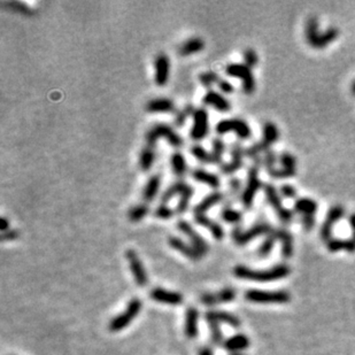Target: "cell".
I'll use <instances>...</instances> for the list:
<instances>
[{"instance_id": "c3c4849f", "label": "cell", "mask_w": 355, "mask_h": 355, "mask_svg": "<svg viewBox=\"0 0 355 355\" xmlns=\"http://www.w3.org/2000/svg\"><path fill=\"white\" fill-rule=\"evenodd\" d=\"M327 244L328 250L330 252H338L345 250V241H342V239H330Z\"/></svg>"}, {"instance_id": "4316f807", "label": "cell", "mask_w": 355, "mask_h": 355, "mask_svg": "<svg viewBox=\"0 0 355 355\" xmlns=\"http://www.w3.org/2000/svg\"><path fill=\"white\" fill-rule=\"evenodd\" d=\"M206 317L216 321L217 323H224L226 325H230L232 328H239L241 327V320L237 316L232 315L228 312L224 311H209L206 314Z\"/></svg>"}, {"instance_id": "bcb514c9", "label": "cell", "mask_w": 355, "mask_h": 355, "mask_svg": "<svg viewBox=\"0 0 355 355\" xmlns=\"http://www.w3.org/2000/svg\"><path fill=\"white\" fill-rule=\"evenodd\" d=\"M175 214V210L169 208L167 205L161 204L158 208L155 209L154 215L159 218H162V220H167V218H170Z\"/></svg>"}, {"instance_id": "8992f818", "label": "cell", "mask_w": 355, "mask_h": 355, "mask_svg": "<svg viewBox=\"0 0 355 355\" xmlns=\"http://www.w3.org/2000/svg\"><path fill=\"white\" fill-rule=\"evenodd\" d=\"M245 299L255 304H286L291 300V295L286 291L250 290L246 291Z\"/></svg>"}, {"instance_id": "f6af8a7d", "label": "cell", "mask_w": 355, "mask_h": 355, "mask_svg": "<svg viewBox=\"0 0 355 355\" xmlns=\"http://www.w3.org/2000/svg\"><path fill=\"white\" fill-rule=\"evenodd\" d=\"M199 81L202 85L206 86V88H209V86L215 84L216 82L218 83V81L220 80H218V76L215 72H206L200 74Z\"/></svg>"}, {"instance_id": "d6986e66", "label": "cell", "mask_w": 355, "mask_h": 355, "mask_svg": "<svg viewBox=\"0 0 355 355\" xmlns=\"http://www.w3.org/2000/svg\"><path fill=\"white\" fill-rule=\"evenodd\" d=\"M150 297L154 301L164 305H170V306H180L183 303V297H182L181 293L168 291L161 287L153 288L150 293Z\"/></svg>"}, {"instance_id": "4dcf8cb0", "label": "cell", "mask_w": 355, "mask_h": 355, "mask_svg": "<svg viewBox=\"0 0 355 355\" xmlns=\"http://www.w3.org/2000/svg\"><path fill=\"white\" fill-rule=\"evenodd\" d=\"M223 200V193L221 192H214L210 193L205 199H202L199 204H198L195 207V214H205L208 209H210L214 206H216L217 204Z\"/></svg>"}, {"instance_id": "ffe728a7", "label": "cell", "mask_w": 355, "mask_h": 355, "mask_svg": "<svg viewBox=\"0 0 355 355\" xmlns=\"http://www.w3.org/2000/svg\"><path fill=\"white\" fill-rule=\"evenodd\" d=\"M155 83L159 86H164L169 80V73H170V60L166 54H159L154 61Z\"/></svg>"}, {"instance_id": "b9f144b4", "label": "cell", "mask_w": 355, "mask_h": 355, "mask_svg": "<svg viewBox=\"0 0 355 355\" xmlns=\"http://www.w3.org/2000/svg\"><path fill=\"white\" fill-rule=\"evenodd\" d=\"M212 156H213V163H221L222 156L224 154L225 151V145L223 143V140L220 138H215L212 142Z\"/></svg>"}, {"instance_id": "603a6c76", "label": "cell", "mask_w": 355, "mask_h": 355, "mask_svg": "<svg viewBox=\"0 0 355 355\" xmlns=\"http://www.w3.org/2000/svg\"><path fill=\"white\" fill-rule=\"evenodd\" d=\"M195 220L199 225L207 228L216 241H222L223 237H224V230H223L222 225L208 216H206V214H195Z\"/></svg>"}, {"instance_id": "74e56055", "label": "cell", "mask_w": 355, "mask_h": 355, "mask_svg": "<svg viewBox=\"0 0 355 355\" xmlns=\"http://www.w3.org/2000/svg\"><path fill=\"white\" fill-rule=\"evenodd\" d=\"M148 212H150V209H148V206L146 204H139L129 209L128 217H129L131 222H139L147 215Z\"/></svg>"}, {"instance_id": "3957f363", "label": "cell", "mask_w": 355, "mask_h": 355, "mask_svg": "<svg viewBox=\"0 0 355 355\" xmlns=\"http://www.w3.org/2000/svg\"><path fill=\"white\" fill-rule=\"evenodd\" d=\"M160 138L167 139L168 143L174 147H181L183 145V139H182L181 136L177 134L171 127L163 125V123H159V125L152 127L146 133V146L154 148L156 142H158Z\"/></svg>"}, {"instance_id": "f907efd6", "label": "cell", "mask_w": 355, "mask_h": 355, "mask_svg": "<svg viewBox=\"0 0 355 355\" xmlns=\"http://www.w3.org/2000/svg\"><path fill=\"white\" fill-rule=\"evenodd\" d=\"M218 88H220V90L222 91V92H224V93H232L233 92V85L232 84H230L228 81H225V80H220L218 81Z\"/></svg>"}, {"instance_id": "9f6ffc18", "label": "cell", "mask_w": 355, "mask_h": 355, "mask_svg": "<svg viewBox=\"0 0 355 355\" xmlns=\"http://www.w3.org/2000/svg\"><path fill=\"white\" fill-rule=\"evenodd\" d=\"M199 355H214L213 352H212V349L208 348V347H201L199 349Z\"/></svg>"}, {"instance_id": "5bb4252c", "label": "cell", "mask_w": 355, "mask_h": 355, "mask_svg": "<svg viewBox=\"0 0 355 355\" xmlns=\"http://www.w3.org/2000/svg\"><path fill=\"white\" fill-rule=\"evenodd\" d=\"M126 258L129 262L131 272H133L135 282L138 286L144 287L148 284V276L146 274L145 268L143 266V262L140 261L138 254L134 250H128L126 252Z\"/></svg>"}, {"instance_id": "cb8c5ba5", "label": "cell", "mask_w": 355, "mask_h": 355, "mask_svg": "<svg viewBox=\"0 0 355 355\" xmlns=\"http://www.w3.org/2000/svg\"><path fill=\"white\" fill-rule=\"evenodd\" d=\"M146 111L148 113H174L176 110L175 104L168 98H155L146 104Z\"/></svg>"}, {"instance_id": "8d00e7d4", "label": "cell", "mask_w": 355, "mask_h": 355, "mask_svg": "<svg viewBox=\"0 0 355 355\" xmlns=\"http://www.w3.org/2000/svg\"><path fill=\"white\" fill-rule=\"evenodd\" d=\"M206 321H207L208 323V328H209V333H210V340L214 345H221L223 341V334L221 332V328H220V323H217L216 321H214L212 319H208V317H206Z\"/></svg>"}, {"instance_id": "816d5d0a", "label": "cell", "mask_w": 355, "mask_h": 355, "mask_svg": "<svg viewBox=\"0 0 355 355\" xmlns=\"http://www.w3.org/2000/svg\"><path fill=\"white\" fill-rule=\"evenodd\" d=\"M280 192L285 198H294L297 196V190L292 185H284L280 189Z\"/></svg>"}, {"instance_id": "4fadbf2b", "label": "cell", "mask_w": 355, "mask_h": 355, "mask_svg": "<svg viewBox=\"0 0 355 355\" xmlns=\"http://www.w3.org/2000/svg\"><path fill=\"white\" fill-rule=\"evenodd\" d=\"M177 228L181 230L185 236H187L190 242H191V245L195 247V249L199 252V253L204 257L205 254L208 253L209 246L204 238H202L197 231L192 228V225L190 224L189 222L184 220H180L177 222Z\"/></svg>"}, {"instance_id": "ee69618b", "label": "cell", "mask_w": 355, "mask_h": 355, "mask_svg": "<svg viewBox=\"0 0 355 355\" xmlns=\"http://www.w3.org/2000/svg\"><path fill=\"white\" fill-rule=\"evenodd\" d=\"M4 5H6L8 8H11V10H13L15 12H18L20 14L23 15H32L34 14V12L30 7L28 5H26L24 3H18V2H8V3H4Z\"/></svg>"}, {"instance_id": "277c9868", "label": "cell", "mask_w": 355, "mask_h": 355, "mask_svg": "<svg viewBox=\"0 0 355 355\" xmlns=\"http://www.w3.org/2000/svg\"><path fill=\"white\" fill-rule=\"evenodd\" d=\"M142 309V300L138 298H134L129 301L125 312L120 315L115 316L113 320L109 322L108 329L111 332H119L127 328L131 322H133L136 317L138 316V314Z\"/></svg>"}, {"instance_id": "d6a6232c", "label": "cell", "mask_w": 355, "mask_h": 355, "mask_svg": "<svg viewBox=\"0 0 355 355\" xmlns=\"http://www.w3.org/2000/svg\"><path fill=\"white\" fill-rule=\"evenodd\" d=\"M161 185V179L159 175H153L147 181L145 188L143 190V200L145 202H150L158 195L159 189Z\"/></svg>"}, {"instance_id": "9a60e30c", "label": "cell", "mask_w": 355, "mask_h": 355, "mask_svg": "<svg viewBox=\"0 0 355 355\" xmlns=\"http://www.w3.org/2000/svg\"><path fill=\"white\" fill-rule=\"evenodd\" d=\"M208 113L204 108L196 109L193 114V126L190 136L193 140H202L208 134Z\"/></svg>"}, {"instance_id": "52a82bcc", "label": "cell", "mask_w": 355, "mask_h": 355, "mask_svg": "<svg viewBox=\"0 0 355 355\" xmlns=\"http://www.w3.org/2000/svg\"><path fill=\"white\" fill-rule=\"evenodd\" d=\"M272 230L274 229L271 228L269 223L260 222V223H257V224H254L252 228H250L246 231H242L241 228H234L232 230L231 236H232L233 242L236 243L237 245L243 246V245H246L247 243H250L251 241H253L254 238L263 236V234H267L268 236Z\"/></svg>"}, {"instance_id": "e0dca14e", "label": "cell", "mask_w": 355, "mask_h": 355, "mask_svg": "<svg viewBox=\"0 0 355 355\" xmlns=\"http://www.w3.org/2000/svg\"><path fill=\"white\" fill-rule=\"evenodd\" d=\"M280 164L282 169H269L267 170L271 177L275 179H286V177H292L295 175V158L290 153H283L280 156Z\"/></svg>"}, {"instance_id": "7bdbcfd3", "label": "cell", "mask_w": 355, "mask_h": 355, "mask_svg": "<svg viewBox=\"0 0 355 355\" xmlns=\"http://www.w3.org/2000/svg\"><path fill=\"white\" fill-rule=\"evenodd\" d=\"M195 111L196 109L193 108L192 106H187V107H184L183 109L180 110L179 113L176 114V116H175V125L177 127H182V126H184V123L185 121H187L188 117L190 116V115H192L193 116V114H195Z\"/></svg>"}, {"instance_id": "836d02e7", "label": "cell", "mask_w": 355, "mask_h": 355, "mask_svg": "<svg viewBox=\"0 0 355 355\" xmlns=\"http://www.w3.org/2000/svg\"><path fill=\"white\" fill-rule=\"evenodd\" d=\"M205 43L204 40L199 37H193V38L189 39L182 45L180 48V54L183 56H188L190 54H193V53H198L204 49Z\"/></svg>"}, {"instance_id": "6da1fadb", "label": "cell", "mask_w": 355, "mask_h": 355, "mask_svg": "<svg viewBox=\"0 0 355 355\" xmlns=\"http://www.w3.org/2000/svg\"><path fill=\"white\" fill-rule=\"evenodd\" d=\"M291 269L287 265H277L268 270H254L245 266H236L233 269V275L237 278L254 280V282H271L287 277Z\"/></svg>"}, {"instance_id": "7c38bea8", "label": "cell", "mask_w": 355, "mask_h": 355, "mask_svg": "<svg viewBox=\"0 0 355 355\" xmlns=\"http://www.w3.org/2000/svg\"><path fill=\"white\" fill-rule=\"evenodd\" d=\"M265 193H266L268 202H269L271 207L275 209V212L277 213L279 220L282 221L283 223H286V224H288V223L292 221L293 214L285 207H283L282 200H280V197L277 193V190L272 187L271 184H267L265 187Z\"/></svg>"}, {"instance_id": "681fc988", "label": "cell", "mask_w": 355, "mask_h": 355, "mask_svg": "<svg viewBox=\"0 0 355 355\" xmlns=\"http://www.w3.org/2000/svg\"><path fill=\"white\" fill-rule=\"evenodd\" d=\"M20 236V233L16 230H12L10 229L6 232H3L2 234V241L3 242H12L15 241V239H18V237Z\"/></svg>"}, {"instance_id": "484cf974", "label": "cell", "mask_w": 355, "mask_h": 355, "mask_svg": "<svg viewBox=\"0 0 355 355\" xmlns=\"http://www.w3.org/2000/svg\"><path fill=\"white\" fill-rule=\"evenodd\" d=\"M250 345H251L250 338L243 333L234 334V336L230 337L229 339H226L224 342H223L224 348L231 353L241 352V350L250 347Z\"/></svg>"}, {"instance_id": "60d3db41", "label": "cell", "mask_w": 355, "mask_h": 355, "mask_svg": "<svg viewBox=\"0 0 355 355\" xmlns=\"http://www.w3.org/2000/svg\"><path fill=\"white\" fill-rule=\"evenodd\" d=\"M221 217L223 221H225L226 223H239L242 221L243 215L241 212H238V210L231 208L230 206H226L222 209L221 212Z\"/></svg>"}, {"instance_id": "f546056e", "label": "cell", "mask_w": 355, "mask_h": 355, "mask_svg": "<svg viewBox=\"0 0 355 355\" xmlns=\"http://www.w3.org/2000/svg\"><path fill=\"white\" fill-rule=\"evenodd\" d=\"M294 210L297 213L300 214L301 218L315 217V214L317 210V204L312 199L304 198V199L297 200L294 205Z\"/></svg>"}, {"instance_id": "7dc6e473", "label": "cell", "mask_w": 355, "mask_h": 355, "mask_svg": "<svg viewBox=\"0 0 355 355\" xmlns=\"http://www.w3.org/2000/svg\"><path fill=\"white\" fill-rule=\"evenodd\" d=\"M244 61H245V65L249 66V67L252 69L254 67V66H257L259 63L258 54L253 51V49H251V48L246 49V51L244 52Z\"/></svg>"}, {"instance_id": "7402d4cb", "label": "cell", "mask_w": 355, "mask_h": 355, "mask_svg": "<svg viewBox=\"0 0 355 355\" xmlns=\"http://www.w3.org/2000/svg\"><path fill=\"white\" fill-rule=\"evenodd\" d=\"M168 244L170 245L171 249L180 252L181 254H183L184 257L192 260V261H199L202 258V255L198 252L192 245H189L184 241H182L179 237H169Z\"/></svg>"}, {"instance_id": "11a10c76", "label": "cell", "mask_w": 355, "mask_h": 355, "mask_svg": "<svg viewBox=\"0 0 355 355\" xmlns=\"http://www.w3.org/2000/svg\"><path fill=\"white\" fill-rule=\"evenodd\" d=\"M349 224L350 226H352V229H353V239L355 241V213L352 214L349 217Z\"/></svg>"}, {"instance_id": "5b68a950", "label": "cell", "mask_w": 355, "mask_h": 355, "mask_svg": "<svg viewBox=\"0 0 355 355\" xmlns=\"http://www.w3.org/2000/svg\"><path fill=\"white\" fill-rule=\"evenodd\" d=\"M339 31L336 28L329 29L327 32L320 35L317 32V20L315 18L309 19L306 27V36L308 43L315 48H323L327 46L328 44L333 42L334 39L338 37Z\"/></svg>"}, {"instance_id": "d590c367", "label": "cell", "mask_w": 355, "mask_h": 355, "mask_svg": "<svg viewBox=\"0 0 355 355\" xmlns=\"http://www.w3.org/2000/svg\"><path fill=\"white\" fill-rule=\"evenodd\" d=\"M154 159H155V151L154 148L145 146L143 148L142 153H140L139 156V166L140 168L143 169L144 171L150 170L153 166L154 163Z\"/></svg>"}, {"instance_id": "e575fe53", "label": "cell", "mask_w": 355, "mask_h": 355, "mask_svg": "<svg viewBox=\"0 0 355 355\" xmlns=\"http://www.w3.org/2000/svg\"><path fill=\"white\" fill-rule=\"evenodd\" d=\"M170 166L176 176L182 177L187 174V161H185L183 154L180 153V152H175V153L171 154Z\"/></svg>"}, {"instance_id": "1f68e13d", "label": "cell", "mask_w": 355, "mask_h": 355, "mask_svg": "<svg viewBox=\"0 0 355 355\" xmlns=\"http://www.w3.org/2000/svg\"><path fill=\"white\" fill-rule=\"evenodd\" d=\"M277 241L282 243V255L285 259L292 257L293 254V238L291 233L285 229H276Z\"/></svg>"}, {"instance_id": "d4e9b609", "label": "cell", "mask_w": 355, "mask_h": 355, "mask_svg": "<svg viewBox=\"0 0 355 355\" xmlns=\"http://www.w3.org/2000/svg\"><path fill=\"white\" fill-rule=\"evenodd\" d=\"M202 101H204L205 105L212 106L218 111H222V113L229 111V109L231 108L230 102L226 100L221 93L215 92V91H208V92L205 94Z\"/></svg>"}, {"instance_id": "30bf717a", "label": "cell", "mask_w": 355, "mask_h": 355, "mask_svg": "<svg viewBox=\"0 0 355 355\" xmlns=\"http://www.w3.org/2000/svg\"><path fill=\"white\" fill-rule=\"evenodd\" d=\"M226 75L231 77L241 78L243 81V90L246 94H252L255 91V80L252 69L245 64H232L225 69Z\"/></svg>"}, {"instance_id": "db71d44e", "label": "cell", "mask_w": 355, "mask_h": 355, "mask_svg": "<svg viewBox=\"0 0 355 355\" xmlns=\"http://www.w3.org/2000/svg\"><path fill=\"white\" fill-rule=\"evenodd\" d=\"M8 228H10V223H8L7 218L3 217V218H2V226H0V229H2L3 232H6V231L10 230Z\"/></svg>"}, {"instance_id": "9c48e42d", "label": "cell", "mask_w": 355, "mask_h": 355, "mask_svg": "<svg viewBox=\"0 0 355 355\" xmlns=\"http://www.w3.org/2000/svg\"><path fill=\"white\" fill-rule=\"evenodd\" d=\"M262 187L261 181L259 179V163L258 160L255 161L249 169V177H247V184L242 195V201L245 208H251L253 205L255 193H257Z\"/></svg>"}, {"instance_id": "2e32d148", "label": "cell", "mask_w": 355, "mask_h": 355, "mask_svg": "<svg viewBox=\"0 0 355 355\" xmlns=\"http://www.w3.org/2000/svg\"><path fill=\"white\" fill-rule=\"evenodd\" d=\"M236 290L232 287H225L223 290L218 291L216 293H205L201 295V303L206 305V306H214L217 304L223 303H230L236 299Z\"/></svg>"}, {"instance_id": "f5cc1de1", "label": "cell", "mask_w": 355, "mask_h": 355, "mask_svg": "<svg viewBox=\"0 0 355 355\" xmlns=\"http://www.w3.org/2000/svg\"><path fill=\"white\" fill-rule=\"evenodd\" d=\"M229 184H230V188L231 190H232V192L233 193H237L239 190H241V184H242V182L237 180V179H232L230 182H229Z\"/></svg>"}, {"instance_id": "44dd1931", "label": "cell", "mask_w": 355, "mask_h": 355, "mask_svg": "<svg viewBox=\"0 0 355 355\" xmlns=\"http://www.w3.org/2000/svg\"><path fill=\"white\" fill-rule=\"evenodd\" d=\"M245 155V151L243 150L241 144H233L231 147V156L232 160L228 163H224L221 166V170L223 174H233L239 168L243 167V158Z\"/></svg>"}, {"instance_id": "ac0fdd59", "label": "cell", "mask_w": 355, "mask_h": 355, "mask_svg": "<svg viewBox=\"0 0 355 355\" xmlns=\"http://www.w3.org/2000/svg\"><path fill=\"white\" fill-rule=\"evenodd\" d=\"M345 215V209L341 206H334L329 210L328 216L325 218V222L323 223L321 228V237L323 241L329 242L330 239H332V228L336 223L340 220V218Z\"/></svg>"}, {"instance_id": "8fae6325", "label": "cell", "mask_w": 355, "mask_h": 355, "mask_svg": "<svg viewBox=\"0 0 355 355\" xmlns=\"http://www.w3.org/2000/svg\"><path fill=\"white\" fill-rule=\"evenodd\" d=\"M216 133L218 135H224L228 133H234L242 139H247L252 136V130L250 126L241 119H226L218 122L216 126Z\"/></svg>"}, {"instance_id": "7a4b0ae2", "label": "cell", "mask_w": 355, "mask_h": 355, "mask_svg": "<svg viewBox=\"0 0 355 355\" xmlns=\"http://www.w3.org/2000/svg\"><path fill=\"white\" fill-rule=\"evenodd\" d=\"M193 195V190L188 183L183 181H177L169 187L166 192L161 197V202L166 205L169 200H171L175 196H180V202L175 209L176 213L184 214L189 208L190 199Z\"/></svg>"}, {"instance_id": "680465c9", "label": "cell", "mask_w": 355, "mask_h": 355, "mask_svg": "<svg viewBox=\"0 0 355 355\" xmlns=\"http://www.w3.org/2000/svg\"><path fill=\"white\" fill-rule=\"evenodd\" d=\"M352 91H353V93L355 94V82H354V84H353V86H352Z\"/></svg>"}, {"instance_id": "ab89813d", "label": "cell", "mask_w": 355, "mask_h": 355, "mask_svg": "<svg viewBox=\"0 0 355 355\" xmlns=\"http://www.w3.org/2000/svg\"><path fill=\"white\" fill-rule=\"evenodd\" d=\"M191 153L197 160H199L202 163H213L212 152H208L206 148H204L200 145L192 146Z\"/></svg>"}, {"instance_id": "f35d334b", "label": "cell", "mask_w": 355, "mask_h": 355, "mask_svg": "<svg viewBox=\"0 0 355 355\" xmlns=\"http://www.w3.org/2000/svg\"><path fill=\"white\" fill-rule=\"evenodd\" d=\"M276 241H277V236H276V231L272 230L271 232L268 234L267 238L265 239V242H263L262 244H261V246H260V249L258 251L259 257H261V258L267 257V255L269 254L270 252L272 251V249H274V245H275Z\"/></svg>"}, {"instance_id": "6f0895ef", "label": "cell", "mask_w": 355, "mask_h": 355, "mask_svg": "<svg viewBox=\"0 0 355 355\" xmlns=\"http://www.w3.org/2000/svg\"><path fill=\"white\" fill-rule=\"evenodd\" d=\"M230 355H246V354L242 353V352H234V353H231Z\"/></svg>"}, {"instance_id": "ba28073f", "label": "cell", "mask_w": 355, "mask_h": 355, "mask_svg": "<svg viewBox=\"0 0 355 355\" xmlns=\"http://www.w3.org/2000/svg\"><path fill=\"white\" fill-rule=\"evenodd\" d=\"M278 136L279 134L277 127L271 122L266 123L265 127H263V139L260 143L252 145L249 150H246L245 154L250 158H255L262 152H267L272 144L277 142Z\"/></svg>"}, {"instance_id": "f1b7e54d", "label": "cell", "mask_w": 355, "mask_h": 355, "mask_svg": "<svg viewBox=\"0 0 355 355\" xmlns=\"http://www.w3.org/2000/svg\"><path fill=\"white\" fill-rule=\"evenodd\" d=\"M192 179L199 183H204L212 189H217L221 185V181L218 176L213 172L202 170V169H196L192 171Z\"/></svg>"}, {"instance_id": "83f0119b", "label": "cell", "mask_w": 355, "mask_h": 355, "mask_svg": "<svg viewBox=\"0 0 355 355\" xmlns=\"http://www.w3.org/2000/svg\"><path fill=\"white\" fill-rule=\"evenodd\" d=\"M198 317H199L198 309L190 307L185 315V334L189 338H196L198 336Z\"/></svg>"}]
</instances>
